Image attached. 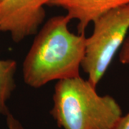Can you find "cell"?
Listing matches in <instances>:
<instances>
[{"mask_svg": "<svg viewBox=\"0 0 129 129\" xmlns=\"http://www.w3.org/2000/svg\"><path fill=\"white\" fill-rule=\"evenodd\" d=\"M67 15L49 19L37 35L24 58L22 67L25 84L40 88L54 80L80 76L85 54V33L70 31Z\"/></svg>", "mask_w": 129, "mask_h": 129, "instance_id": "cell-1", "label": "cell"}, {"mask_svg": "<svg viewBox=\"0 0 129 129\" xmlns=\"http://www.w3.org/2000/svg\"><path fill=\"white\" fill-rule=\"evenodd\" d=\"M96 87L80 77L57 81L50 115L63 129H113L123 115L111 95H100Z\"/></svg>", "mask_w": 129, "mask_h": 129, "instance_id": "cell-2", "label": "cell"}, {"mask_svg": "<svg viewBox=\"0 0 129 129\" xmlns=\"http://www.w3.org/2000/svg\"><path fill=\"white\" fill-rule=\"evenodd\" d=\"M92 35L86 39L81 64L88 80L96 87L108 69L129 30V4L110 10L93 22Z\"/></svg>", "mask_w": 129, "mask_h": 129, "instance_id": "cell-3", "label": "cell"}, {"mask_svg": "<svg viewBox=\"0 0 129 129\" xmlns=\"http://www.w3.org/2000/svg\"><path fill=\"white\" fill-rule=\"evenodd\" d=\"M50 0H3L0 2V31L19 42L37 32Z\"/></svg>", "mask_w": 129, "mask_h": 129, "instance_id": "cell-4", "label": "cell"}, {"mask_svg": "<svg viewBox=\"0 0 129 129\" xmlns=\"http://www.w3.org/2000/svg\"><path fill=\"white\" fill-rule=\"evenodd\" d=\"M128 4L129 0H50L47 6L64 9L71 20L78 21L77 29L83 34L89 24L102 14Z\"/></svg>", "mask_w": 129, "mask_h": 129, "instance_id": "cell-5", "label": "cell"}, {"mask_svg": "<svg viewBox=\"0 0 129 129\" xmlns=\"http://www.w3.org/2000/svg\"><path fill=\"white\" fill-rule=\"evenodd\" d=\"M17 68L14 60H0V115L9 113L7 102L16 88L14 75Z\"/></svg>", "mask_w": 129, "mask_h": 129, "instance_id": "cell-6", "label": "cell"}, {"mask_svg": "<svg viewBox=\"0 0 129 129\" xmlns=\"http://www.w3.org/2000/svg\"><path fill=\"white\" fill-rule=\"evenodd\" d=\"M119 60L122 64H129V35L125 38L120 47Z\"/></svg>", "mask_w": 129, "mask_h": 129, "instance_id": "cell-7", "label": "cell"}, {"mask_svg": "<svg viewBox=\"0 0 129 129\" xmlns=\"http://www.w3.org/2000/svg\"><path fill=\"white\" fill-rule=\"evenodd\" d=\"M6 117L8 129H25L20 121L17 120L10 112L6 115Z\"/></svg>", "mask_w": 129, "mask_h": 129, "instance_id": "cell-8", "label": "cell"}, {"mask_svg": "<svg viewBox=\"0 0 129 129\" xmlns=\"http://www.w3.org/2000/svg\"><path fill=\"white\" fill-rule=\"evenodd\" d=\"M113 129H129V112L125 115H122Z\"/></svg>", "mask_w": 129, "mask_h": 129, "instance_id": "cell-9", "label": "cell"}, {"mask_svg": "<svg viewBox=\"0 0 129 129\" xmlns=\"http://www.w3.org/2000/svg\"><path fill=\"white\" fill-rule=\"evenodd\" d=\"M2 1H3V0H0V2H2Z\"/></svg>", "mask_w": 129, "mask_h": 129, "instance_id": "cell-10", "label": "cell"}]
</instances>
